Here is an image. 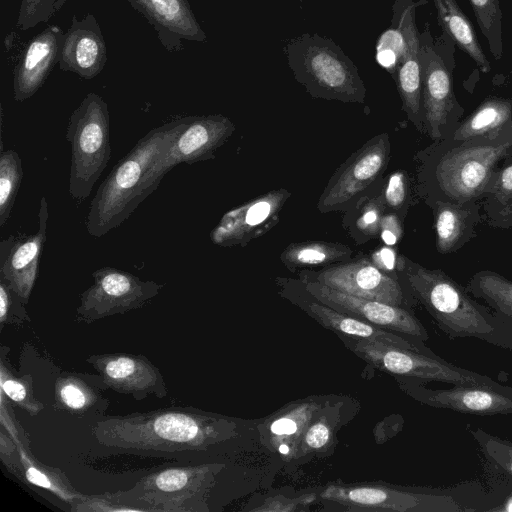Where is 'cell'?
Masks as SVG:
<instances>
[{"mask_svg":"<svg viewBox=\"0 0 512 512\" xmlns=\"http://www.w3.org/2000/svg\"><path fill=\"white\" fill-rule=\"evenodd\" d=\"M511 153L512 122L461 141H433L415 156L417 194L428 206L481 201L493 172Z\"/></svg>","mask_w":512,"mask_h":512,"instance_id":"6da1fadb","label":"cell"},{"mask_svg":"<svg viewBox=\"0 0 512 512\" xmlns=\"http://www.w3.org/2000/svg\"><path fill=\"white\" fill-rule=\"evenodd\" d=\"M92 435L108 448L201 451L234 437L236 424L229 417L194 407H167L102 418L95 423Z\"/></svg>","mask_w":512,"mask_h":512,"instance_id":"7a4b0ae2","label":"cell"},{"mask_svg":"<svg viewBox=\"0 0 512 512\" xmlns=\"http://www.w3.org/2000/svg\"><path fill=\"white\" fill-rule=\"evenodd\" d=\"M189 117L151 129L117 162L90 202L86 216L90 236L102 237L122 224L158 188L165 176L160 172L158 161Z\"/></svg>","mask_w":512,"mask_h":512,"instance_id":"3957f363","label":"cell"},{"mask_svg":"<svg viewBox=\"0 0 512 512\" xmlns=\"http://www.w3.org/2000/svg\"><path fill=\"white\" fill-rule=\"evenodd\" d=\"M399 277L449 338H475L512 353V322L476 301L443 270L404 256Z\"/></svg>","mask_w":512,"mask_h":512,"instance_id":"277c9868","label":"cell"},{"mask_svg":"<svg viewBox=\"0 0 512 512\" xmlns=\"http://www.w3.org/2000/svg\"><path fill=\"white\" fill-rule=\"evenodd\" d=\"M295 79L313 98L364 103L366 88L353 61L334 41L304 33L285 47Z\"/></svg>","mask_w":512,"mask_h":512,"instance_id":"5b68a950","label":"cell"},{"mask_svg":"<svg viewBox=\"0 0 512 512\" xmlns=\"http://www.w3.org/2000/svg\"><path fill=\"white\" fill-rule=\"evenodd\" d=\"M66 140L71 147L69 194L88 198L111 157L110 115L104 99L88 93L69 117Z\"/></svg>","mask_w":512,"mask_h":512,"instance_id":"8992f818","label":"cell"},{"mask_svg":"<svg viewBox=\"0 0 512 512\" xmlns=\"http://www.w3.org/2000/svg\"><path fill=\"white\" fill-rule=\"evenodd\" d=\"M219 464L169 466L141 478L121 497L142 512L207 511L206 498Z\"/></svg>","mask_w":512,"mask_h":512,"instance_id":"52a82bcc","label":"cell"},{"mask_svg":"<svg viewBox=\"0 0 512 512\" xmlns=\"http://www.w3.org/2000/svg\"><path fill=\"white\" fill-rule=\"evenodd\" d=\"M357 356L379 370L399 377L437 381L450 385L494 383L489 376L455 366L439 356L410 349L337 335Z\"/></svg>","mask_w":512,"mask_h":512,"instance_id":"ba28073f","label":"cell"},{"mask_svg":"<svg viewBox=\"0 0 512 512\" xmlns=\"http://www.w3.org/2000/svg\"><path fill=\"white\" fill-rule=\"evenodd\" d=\"M419 41L424 133L439 141L456 130L464 108L454 94L452 69L434 45L428 26L419 33Z\"/></svg>","mask_w":512,"mask_h":512,"instance_id":"9c48e42d","label":"cell"},{"mask_svg":"<svg viewBox=\"0 0 512 512\" xmlns=\"http://www.w3.org/2000/svg\"><path fill=\"white\" fill-rule=\"evenodd\" d=\"M390 151L388 133L369 139L334 172L317 202L318 211L346 212L382 181Z\"/></svg>","mask_w":512,"mask_h":512,"instance_id":"30bf717a","label":"cell"},{"mask_svg":"<svg viewBox=\"0 0 512 512\" xmlns=\"http://www.w3.org/2000/svg\"><path fill=\"white\" fill-rule=\"evenodd\" d=\"M93 284L80 295L76 321H94L140 309L156 297L163 284L141 280L114 267H101L92 274Z\"/></svg>","mask_w":512,"mask_h":512,"instance_id":"8fae6325","label":"cell"},{"mask_svg":"<svg viewBox=\"0 0 512 512\" xmlns=\"http://www.w3.org/2000/svg\"><path fill=\"white\" fill-rule=\"evenodd\" d=\"M300 280L315 281L344 293L412 309L417 303L401 279L391 276L364 256L319 270H301Z\"/></svg>","mask_w":512,"mask_h":512,"instance_id":"7c38bea8","label":"cell"},{"mask_svg":"<svg viewBox=\"0 0 512 512\" xmlns=\"http://www.w3.org/2000/svg\"><path fill=\"white\" fill-rule=\"evenodd\" d=\"M276 283L281 297L296 305L323 327L335 332L336 335L410 349L429 356H438L420 339L385 330L331 308L310 294L299 279L276 277Z\"/></svg>","mask_w":512,"mask_h":512,"instance_id":"4fadbf2b","label":"cell"},{"mask_svg":"<svg viewBox=\"0 0 512 512\" xmlns=\"http://www.w3.org/2000/svg\"><path fill=\"white\" fill-rule=\"evenodd\" d=\"M320 497L332 501L345 510H388L400 512H458L466 511L456 499L448 494L435 493L429 489H399L388 486L331 485Z\"/></svg>","mask_w":512,"mask_h":512,"instance_id":"5bb4252c","label":"cell"},{"mask_svg":"<svg viewBox=\"0 0 512 512\" xmlns=\"http://www.w3.org/2000/svg\"><path fill=\"white\" fill-rule=\"evenodd\" d=\"M398 382L409 396L434 408L478 416L512 414V387L498 382L458 384L432 389L417 378L399 377Z\"/></svg>","mask_w":512,"mask_h":512,"instance_id":"9a60e30c","label":"cell"},{"mask_svg":"<svg viewBox=\"0 0 512 512\" xmlns=\"http://www.w3.org/2000/svg\"><path fill=\"white\" fill-rule=\"evenodd\" d=\"M300 281L310 294L337 311L400 335L424 342L429 339L412 309L356 297L315 281Z\"/></svg>","mask_w":512,"mask_h":512,"instance_id":"2e32d148","label":"cell"},{"mask_svg":"<svg viewBox=\"0 0 512 512\" xmlns=\"http://www.w3.org/2000/svg\"><path fill=\"white\" fill-rule=\"evenodd\" d=\"M291 193L273 189L239 207L227 211L210 233L211 241L218 246H245L279 221V215Z\"/></svg>","mask_w":512,"mask_h":512,"instance_id":"e0dca14e","label":"cell"},{"mask_svg":"<svg viewBox=\"0 0 512 512\" xmlns=\"http://www.w3.org/2000/svg\"><path fill=\"white\" fill-rule=\"evenodd\" d=\"M104 387L142 400L149 395L163 398L167 387L160 370L144 355L131 353L93 354L86 358Z\"/></svg>","mask_w":512,"mask_h":512,"instance_id":"ac0fdd59","label":"cell"},{"mask_svg":"<svg viewBox=\"0 0 512 512\" xmlns=\"http://www.w3.org/2000/svg\"><path fill=\"white\" fill-rule=\"evenodd\" d=\"M48 203L43 196L38 213V230L27 236L10 235L0 242V279L26 304L39 272L46 240Z\"/></svg>","mask_w":512,"mask_h":512,"instance_id":"d6986e66","label":"cell"},{"mask_svg":"<svg viewBox=\"0 0 512 512\" xmlns=\"http://www.w3.org/2000/svg\"><path fill=\"white\" fill-rule=\"evenodd\" d=\"M421 3L397 0L393 5V18L397 20L405 41L404 52L394 79L402 100L403 111L415 128L424 133L420 41L415 24V10Z\"/></svg>","mask_w":512,"mask_h":512,"instance_id":"ffe728a7","label":"cell"},{"mask_svg":"<svg viewBox=\"0 0 512 512\" xmlns=\"http://www.w3.org/2000/svg\"><path fill=\"white\" fill-rule=\"evenodd\" d=\"M235 125L226 116L210 114L190 116L171 146L160 157L163 175L179 164L192 165L214 158L215 151L234 133Z\"/></svg>","mask_w":512,"mask_h":512,"instance_id":"44dd1931","label":"cell"},{"mask_svg":"<svg viewBox=\"0 0 512 512\" xmlns=\"http://www.w3.org/2000/svg\"><path fill=\"white\" fill-rule=\"evenodd\" d=\"M127 1L154 28L160 43L169 52L182 51L183 40H207L187 0Z\"/></svg>","mask_w":512,"mask_h":512,"instance_id":"7402d4cb","label":"cell"},{"mask_svg":"<svg viewBox=\"0 0 512 512\" xmlns=\"http://www.w3.org/2000/svg\"><path fill=\"white\" fill-rule=\"evenodd\" d=\"M106 62V43L96 17L86 14L78 19L74 15L64 34L59 68L91 80L102 72Z\"/></svg>","mask_w":512,"mask_h":512,"instance_id":"603a6c76","label":"cell"},{"mask_svg":"<svg viewBox=\"0 0 512 512\" xmlns=\"http://www.w3.org/2000/svg\"><path fill=\"white\" fill-rule=\"evenodd\" d=\"M57 25H48L23 50L13 73V96L17 102L31 98L58 64L64 38Z\"/></svg>","mask_w":512,"mask_h":512,"instance_id":"cb8c5ba5","label":"cell"},{"mask_svg":"<svg viewBox=\"0 0 512 512\" xmlns=\"http://www.w3.org/2000/svg\"><path fill=\"white\" fill-rule=\"evenodd\" d=\"M1 423L17 445L13 458L4 464L11 473L31 485L48 490L70 505L79 499L82 494L72 486L64 472L39 462L30 454L28 443L20 436L9 415L4 416Z\"/></svg>","mask_w":512,"mask_h":512,"instance_id":"d4e9b609","label":"cell"},{"mask_svg":"<svg viewBox=\"0 0 512 512\" xmlns=\"http://www.w3.org/2000/svg\"><path fill=\"white\" fill-rule=\"evenodd\" d=\"M429 207L434 217L436 249L443 255L457 252L471 241L484 219L481 201H436Z\"/></svg>","mask_w":512,"mask_h":512,"instance_id":"484cf974","label":"cell"},{"mask_svg":"<svg viewBox=\"0 0 512 512\" xmlns=\"http://www.w3.org/2000/svg\"><path fill=\"white\" fill-rule=\"evenodd\" d=\"M106 389L99 376L62 373L55 382L54 400L57 408L77 417L102 414L109 401L102 395Z\"/></svg>","mask_w":512,"mask_h":512,"instance_id":"4316f807","label":"cell"},{"mask_svg":"<svg viewBox=\"0 0 512 512\" xmlns=\"http://www.w3.org/2000/svg\"><path fill=\"white\" fill-rule=\"evenodd\" d=\"M481 205L483 218L492 228H512V153L493 172Z\"/></svg>","mask_w":512,"mask_h":512,"instance_id":"83f0119b","label":"cell"},{"mask_svg":"<svg viewBox=\"0 0 512 512\" xmlns=\"http://www.w3.org/2000/svg\"><path fill=\"white\" fill-rule=\"evenodd\" d=\"M352 249L342 243L303 241L290 243L281 253L282 264L292 272L323 268L350 260Z\"/></svg>","mask_w":512,"mask_h":512,"instance_id":"f1b7e54d","label":"cell"},{"mask_svg":"<svg viewBox=\"0 0 512 512\" xmlns=\"http://www.w3.org/2000/svg\"><path fill=\"white\" fill-rule=\"evenodd\" d=\"M433 2L443 32L474 60L482 72H489L490 62L477 40L472 24L456 0H433Z\"/></svg>","mask_w":512,"mask_h":512,"instance_id":"f546056e","label":"cell"},{"mask_svg":"<svg viewBox=\"0 0 512 512\" xmlns=\"http://www.w3.org/2000/svg\"><path fill=\"white\" fill-rule=\"evenodd\" d=\"M382 184L383 179L346 211L343 226L358 245L380 237L385 214Z\"/></svg>","mask_w":512,"mask_h":512,"instance_id":"4dcf8cb0","label":"cell"},{"mask_svg":"<svg viewBox=\"0 0 512 512\" xmlns=\"http://www.w3.org/2000/svg\"><path fill=\"white\" fill-rule=\"evenodd\" d=\"M512 122V99L489 97L446 139L461 141L499 130Z\"/></svg>","mask_w":512,"mask_h":512,"instance_id":"1f68e13d","label":"cell"},{"mask_svg":"<svg viewBox=\"0 0 512 512\" xmlns=\"http://www.w3.org/2000/svg\"><path fill=\"white\" fill-rule=\"evenodd\" d=\"M466 290L512 322V280L492 270H480L470 277Z\"/></svg>","mask_w":512,"mask_h":512,"instance_id":"d6a6232c","label":"cell"},{"mask_svg":"<svg viewBox=\"0 0 512 512\" xmlns=\"http://www.w3.org/2000/svg\"><path fill=\"white\" fill-rule=\"evenodd\" d=\"M5 347L1 348L0 383L1 390L29 415L36 416L44 408L42 402L34 396L33 379L30 375L18 376L10 369Z\"/></svg>","mask_w":512,"mask_h":512,"instance_id":"836d02e7","label":"cell"},{"mask_svg":"<svg viewBox=\"0 0 512 512\" xmlns=\"http://www.w3.org/2000/svg\"><path fill=\"white\" fill-rule=\"evenodd\" d=\"M22 161L12 149L0 153V226L8 221L23 178Z\"/></svg>","mask_w":512,"mask_h":512,"instance_id":"e575fe53","label":"cell"},{"mask_svg":"<svg viewBox=\"0 0 512 512\" xmlns=\"http://www.w3.org/2000/svg\"><path fill=\"white\" fill-rule=\"evenodd\" d=\"M494 58L502 56V11L499 0H469Z\"/></svg>","mask_w":512,"mask_h":512,"instance_id":"d590c367","label":"cell"},{"mask_svg":"<svg viewBox=\"0 0 512 512\" xmlns=\"http://www.w3.org/2000/svg\"><path fill=\"white\" fill-rule=\"evenodd\" d=\"M385 212L398 215L404 221L411 204V182L405 170L391 172L382 184Z\"/></svg>","mask_w":512,"mask_h":512,"instance_id":"8d00e7d4","label":"cell"},{"mask_svg":"<svg viewBox=\"0 0 512 512\" xmlns=\"http://www.w3.org/2000/svg\"><path fill=\"white\" fill-rule=\"evenodd\" d=\"M405 47L404 37L396 19L392 18L390 28L384 31L376 45V60L393 77L403 55Z\"/></svg>","mask_w":512,"mask_h":512,"instance_id":"74e56055","label":"cell"},{"mask_svg":"<svg viewBox=\"0 0 512 512\" xmlns=\"http://www.w3.org/2000/svg\"><path fill=\"white\" fill-rule=\"evenodd\" d=\"M470 434L485 457L512 476V442L492 435L482 428H471Z\"/></svg>","mask_w":512,"mask_h":512,"instance_id":"f35d334b","label":"cell"},{"mask_svg":"<svg viewBox=\"0 0 512 512\" xmlns=\"http://www.w3.org/2000/svg\"><path fill=\"white\" fill-rule=\"evenodd\" d=\"M67 0H22L16 21L20 30H28L40 23H47Z\"/></svg>","mask_w":512,"mask_h":512,"instance_id":"ab89813d","label":"cell"},{"mask_svg":"<svg viewBox=\"0 0 512 512\" xmlns=\"http://www.w3.org/2000/svg\"><path fill=\"white\" fill-rule=\"evenodd\" d=\"M71 506L75 512H130L142 511L138 506L125 501L119 492L98 495L82 494Z\"/></svg>","mask_w":512,"mask_h":512,"instance_id":"60d3db41","label":"cell"},{"mask_svg":"<svg viewBox=\"0 0 512 512\" xmlns=\"http://www.w3.org/2000/svg\"><path fill=\"white\" fill-rule=\"evenodd\" d=\"M24 304L9 285L0 279V323L18 325L29 320Z\"/></svg>","mask_w":512,"mask_h":512,"instance_id":"b9f144b4","label":"cell"},{"mask_svg":"<svg viewBox=\"0 0 512 512\" xmlns=\"http://www.w3.org/2000/svg\"><path fill=\"white\" fill-rule=\"evenodd\" d=\"M369 259L383 272L400 279L404 256L399 255L394 247L381 246L372 251Z\"/></svg>","mask_w":512,"mask_h":512,"instance_id":"7bdbcfd3","label":"cell"},{"mask_svg":"<svg viewBox=\"0 0 512 512\" xmlns=\"http://www.w3.org/2000/svg\"><path fill=\"white\" fill-rule=\"evenodd\" d=\"M300 409H296L273 420L269 426V432L276 437H292L300 430L298 416Z\"/></svg>","mask_w":512,"mask_h":512,"instance_id":"ee69618b","label":"cell"},{"mask_svg":"<svg viewBox=\"0 0 512 512\" xmlns=\"http://www.w3.org/2000/svg\"><path fill=\"white\" fill-rule=\"evenodd\" d=\"M402 222L398 215L385 212L380 231V238L385 245L394 247L400 241L403 235Z\"/></svg>","mask_w":512,"mask_h":512,"instance_id":"f6af8a7d","label":"cell"},{"mask_svg":"<svg viewBox=\"0 0 512 512\" xmlns=\"http://www.w3.org/2000/svg\"><path fill=\"white\" fill-rule=\"evenodd\" d=\"M330 440V428L319 420L312 424L304 435L306 446L312 450L323 448Z\"/></svg>","mask_w":512,"mask_h":512,"instance_id":"bcb514c9","label":"cell"},{"mask_svg":"<svg viewBox=\"0 0 512 512\" xmlns=\"http://www.w3.org/2000/svg\"><path fill=\"white\" fill-rule=\"evenodd\" d=\"M484 511L491 512H512V495L507 497L502 504L485 508Z\"/></svg>","mask_w":512,"mask_h":512,"instance_id":"7dc6e473","label":"cell"}]
</instances>
